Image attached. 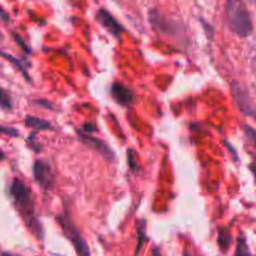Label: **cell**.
<instances>
[{
  "label": "cell",
  "mask_w": 256,
  "mask_h": 256,
  "mask_svg": "<svg viewBox=\"0 0 256 256\" xmlns=\"http://www.w3.org/2000/svg\"><path fill=\"white\" fill-rule=\"evenodd\" d=\"M0 56H2V58H5L6 60H9V62H12V65H14L15 69L19 70L20 74H22V76L25 78V80H26V82H32V79H30L29 72H28V70L25 69V66L22 64V62H20L18 58L12 56V54H9V52H2V50H0Z\"/></svg>",
  "instance_id": "obj_11"
},
{
  "label": "cell",
  "mask_w": 256,
  "mask_h": 256,
  "mask_svg": "<svg viewBox=\"0 0 256 256\" xmlns=\"http://www.w3.org/2000/svg\"><path fill=\"white\" fill-rule=\"evenodd\" d=\"M10 195H12L15 208L19 212L22 219L24 220L28 229L34 234L35 238L42 239L44 232H42V224L36 218L34 198H32L29 188L22 180L15 178L10 184Z\"/></svg>",
  "instance_id": "obj_1"
},
{
  "label": "cell",
  "mask_w": 256,
  "mask_h": 256,
  "mask_svg": "<svg viewBox=\"0 0 256 256\" xmlns=\"http://www.w3.org/2000/svg\"><path fill=\"white\" fill-rule=\"evenodd\" d=\"M56 220L59 222V224L62 225L65 235L69 238V240L72 242V244L74 245L76 255L78 256H90L89 246H88V244L85 242V240L82 239V236L80 235V232H78V229L75 228L74 222L70 220L69 215L68 214L59 215V216H56Z\"/></svg>",
  "instance_id": "obj_4"
},
{
  "label": "cell",
  "mask_w": 256,
  "mask_h": 256,
  "mask_svg": "<svg viewBox=\"0 0 256 256\" xmlns=\"http://www.w3.org/2000/svg\"><path fill=\"white\" fill-rule=\"evenodd\" d=\"M0 132L5 135H9V136H12V138L19 136V132H18L15 128H12V126H4V125H0Z\"/></svg>",
  "instance_id": "obj_19"
},
{
  "label": "cell",
  "mask_w": 256,
  "mask_h": 256,
  "mask_svg": "<svg viewBox=\"0 0 256 256\" xmlns=\"http://www.w3.org/2000/svg\"><path fill=\"white\" fill-rule=\"evenodd\" d=\"M34 104L39 105V106H44L45 109H52V104L48 102V100H36V102H34Z\"/></svg>",
  "instance_id": "obj_22"
},
{
  "label": "cell",
  "mask_w": 256,
  "mask_h": 256,
  "mask_svg": "<svg viewBox=\"0 0 256 256\" xmlns=\"http://www.w3.org/2000/svg\"><path fill=\"white\" fill-rule=\"evenodd\" d=\"M152 256H162V254H160V250L158 249V248H154V249H152Z\"/></svg>",
  "instance_id": "obj_26"
},
{
  "label": "cell",
  "mask_w": 256,
  "mask_h": 256,
  "mask_svg": "<svg viewBox=\"0 0 256 256\" xmlns=\"http://www.w3.org/2000/svg\"><path fill=\"white\" fill-rule=\"evenodd\" d=\"M128 162H129V168L132 172H138L139 168H138V162L134 158V150H128Z\"/></svg>",
  "instance_id": "obj_17"
},
{
  "label": "cell",
  "mask_w": 256,
  "mask_h": 256,
  "mask_svg": "<svg viewBox=\"0 0 256 256\" xmlns=\"http://www.w3.org/2000/svg\"><path fill=\"white\" fill-rule=\"evenodd\" d=\"M252 70H254L255 74H256V54L254 55V58H252Z\"/></svg>",
  "instance_id": "obj_25"
},
{
  "label": "cell",
  "mask_w": 256,
  "mask_h": 256,
  "mask_svg": "<svg viewBox=\"0 0 256 256\" xmlns=\"http://www.w3.org/2000/svg\"><path fill=\"white\" fill-rule=\"evenodd\" d=\"M250 2H252V4H255V5H256V0H250Z\"/></svg>",
  "instance_id": "obj_30"
},
{
  "label": "cell",
  "mask_w": 256,
  "mask_h": 256,
  "mask_svg": "<svg viewBox=\"0 0 256 256\" xmlns=\"http://www.w3.org/2000/svg\"><path fill=\"white\" fill-rule=\"evenodd\" d=\"M225 12L230 30L242 38H246L254 32L252 15L242 0H226Z\"/></svg>",
  "instance_id": "obj_2"
},
{
  "label": "cell",
  "mask_w": 256,
  "mask_h": 256,
  "mask_svg": "<svg viewBox=\"0 0 256 256\" xmlns=\"http://www.w3.org/2000/svg\"><path fill=\"white\" fill-rule=\"evenodd\" d=\"M149 22L155 30L169 36H180L184 32V28L180 22L168 18L160 10H149Z\"/></svg>",
  "instance_id": "obj_3"
},
{
  "label": "cell",
  "mask_w": 256,
  "mask_h": 256,
  "mask_svg": "<svg viewBox=\"0 0 256 256\" xmlns=\"http://www.w3.org/2000/svg\"><path fill=\"white\" fill-rule=\"evenodd\" d=\"M110 94H112V99L122 106L128 108L135 102L134 92L122 82H115L110 88Z\"/></svg>",
  "instance_id": "obj_8"
},
{
  "label": "cell",
  "mask_w": 256,
  "mask_h": 256,
  "mask_svg": "<svg viewBox=\"0 0 256 256\" xmlns=\"http://www.w3.org/2000/svg\"><path fill=\"white\" fill-rule=\"evenodd\" d=\"M244 132L246 134L248 139L252 142V144L254 145V148L256 149V130L254 128L250 126V125H244Z\"/></svg>",
  "instance_id": "obj_16"
},
{
  "label": "cell",
  "mask_w": 256,
  "mask_h": 256,
  "mask_svg": "<svg viewBox=\"0 0 256 256\" xmlns=\"http://www.w3.org/2000/svg\"><path fill=\"white\" fill-rule=\"evenodd\" d=\"M232 95L234 102L236 104L238 109L244 115L256 119V106L254 102L250 98L248 90L239 82H232Z\"/></svg>",
  "instance_id": "obj_5"
},
{
  "label": "cell",
  "mask_w": 256,
  "mask_h": 256,
  "mask_svg": "<svg viewBox=\"0 0 256 256\" xmlns=\"http://www.w3.org/2000/svg\"><path fill=\"white\" fill-rule=\"evenodd\" d=\"M182 256H192V254H190L189 252H184V255Z\"/></svg>",
  "instance_id": "obj_29"
},
{
  "label": "cell",
  "mask_w": 256,
  "mask_h": 256,
  "mask_svg": "<svg viewBox=\"0 0 256 256\" xmlns=\"http://www.w3.org/2000/svg\"><path fill=\"white\" fill-rule=\"evenodd\" d=\"M235 256H252V252H250L249 246H248V242H246V239H245L244 234H242L239 238H238Z\"/></svg>",
  "instance_id": "obj_13"
},
{
  "label": "cell",
  "mask_w": 256,
  "mask_h": 256,
  "mask_svg": "<svg viewBox=\"0 0 256 256\" xmlns=\"http://www.w3.org/2000/svg\"><path fill=\"white\" fill-rule=\"evenodd\" d=\"M82 132H96V126H95V124H92V122H86V124L82 125Z\"/></svg>",
  "instance_id": "obj_21"
},
{
  "label": "cell",
  "mask_w": 256,
  "mask_h": 256,
  "mask_svg": "<svg viewBox=\"0 0 256 256\" xmlns=\"http://www.w3.org/2000/svg\"><path fill=\"white\" fill-rule=\"evenodd\" d=\"M25 124L35 130H52V125L49 122H46L44 119H40V118L32 116V115H28L25 118Z\"/></svg>",
  "instance_id": "obj_10"
},
{
  "label": "cell",
  "mask_w": 256,
  "mask_h": 256,
  "mask_svg": "<svg viewBox=\"0 0 256 256\" xmlns=\"http://www.w3.org/2000/svg\"><path fill=\"white\" fill-rule=\"evenodd\" d=\"M250 172H252V175H254L255 178V182H256V162H252V164H250Z\"/></svg>",
  "instance_id": "obj_24"
},
{
  "label": "cell",
  "mask_w": 256,
  "mask_h": 256,
  "mask_svg": "<svg viewBox=\"0 0 256 256\" xmlns=\"http://www.w3.org/2000/svg\"><path fill=\"white\" fill-rule=\"evenodd\" d=\"M0 108L4 110H12V102L10 94L5 89L0 88Z\"/></svg>",
  "instance_id": "obj_14"
},
{
  "label": "cell",
  "mask_w": 256,
  "mask_h": 256,
  "mask_svg": "<svg viewBox=\"0 0 256 256\" xmlns=\"http://www.w3.org/2000/svg\"><path fill=\"white\" fill-rule=\"evenodd\" d=\"M12 38H14L15 42H16V44L19 45V46L22 48V49L24 50L25 52H28V54H30V52H32V50H30V48L26 44H25L24 40H22V38L20 36L19 34H16V32H12Z\"/></svg>",
  "instance_id": "obj_18"
},
{
  "label": "cell",
  "mask_w": 256,
  "mask_h": 256,
  "mask_svg": "<svg viewBox=\"0 0 256 256\" xmlns=\"http://www.w3.org/2000/svg\"><path fill=\"white\" fill-rule=\"evenodd\" d=\"M218 244H219L220 249L222 252H226L229 249L230 244H232V232L228 228L222 226L219 228V232H218Z\"/></svg>",
  "instance_id": "obj_12"
},
{
  "label": "cell",
  "mask_w": 256,
  "mask_h": 256,
  "mask_svg": "<svg viewBox=\"0 0 256 256\" xmlns=\"http://www.w3.org/2000/svg\"><path fill=\"white\" fill-rule=\"evenodd\" d=\"M2 256H22V255H15V254H12V252H2Z\"/></svg>",
  "instance_id": "obj_27"
},
{
  "label": "cell",
  "mask_w": 256,
  "mask_h": 256,
  "mask_svg": "<svg viewBox=\"0 0 256 256\" xmlns=\"http://www.w3.org/2000/svg\"><path fill=\"white\" fill-rule=\"evenodd\" d=\"M4 159H5L4 152H2V150H0V162H2V160H4Z\"/></svg>",
  "instance_id": "obj_28"
},
{
  "label": "cell",
  "mask_w": 256,
  "mask_h": 256,
  "mask_svg": "<svg viewBox=\"0 0 256 256\" xmlns=\"http://www.w3.org/2000/svg\"><path fill=\"white\" fill-rule=\"evenodd\" d=\"M138 235H139V240H138L136 252H135L136 255L139 254V252L142 250V242H144V239H145V222L144 220H142V222H139V225H138Z\"/></svg>",
  "instance_id": "obj_15"
},
{
  "label": "cell",
  "mask_w": 256,
  "mask_h": 256,
  "mask_svg": "<svg viewBox=\"0 0 256 256\" xmlns=\"http://www.w3.org/2000/svg\"><path fill=\"white\" fill-rule=\"evenodd\" d=\"M0 19H2V20H4L5 22H10V16H9V14H8V12H5L4 9H2V5H0Z\"/></svg>",
  "instance_id": "obj_23"
},
{
  "label": "cell",
  "mask_w": 256,
  "mask_h": 256,
  "mask_svg": "<svg viewBox=\"0 0 256 256\" xmlns=\"http://www.w3.org/2000/svg\"><path fill=\"white\" fill-rule=\"evenodd\" d=\"M76 132H78V136H79V139L82 140L85 145H88V146L92 148V149L96 150L99 154H102V156L106 158L108 160H114V158H115L114 152H112V150L110 149L109 145L105 144L102 140L98 139V138L92 136L90 132H82V130H78Z\"/></svg>",
  "instance_id": "obj_7"
},
{
  "label": "cell",
  "mask_w": 256,
  "mask_h": 256,
  "mask_svg": "<svg viewBox=\"0 0 256 256\" xmlns=\"http://www.w3.org/2000/svg\"><path fill=\"white\" fill-rule=\"evenodd\" d=\"M34 180L42 189L52 190L55 185V178L50 165L44 160H36L32 166Z\"/></svg>",
  "instance_id": "obj_6"
},
{
  "label": "cell",
  "mask_w": 256,
  "mask_h": 256,
  "mask_svg": "<svg viewBox=\"0 0 256 256\" xmlns=\"http://www.w3.org/2000/svg\"><path fill=\"white\" fill-rule=\"evenodd\" d=\"M200 22H202V26H204V29H205V32H206V35L209 36V39H212V38L214 36V29H212V26L209 24V22H205L204 19H200Z\"/></svg>",
  "instance_id": "obj_20"
},
{
  "label": "cell",
  "mask_w": 256,
  "mask_h": 256,
  "mask_svg": "<svg viewBox=\"0 0 256 256\" xmlns=\"http://www.w3.org/2000/svg\"><path fill=\"white\" fill-rule=\"evenodd\" d=\"M96 20L110 32V34L114 35L115 38H120L122 32L125 30V28L105 9L98 10Z\"/></svg>",
  "instance_id": "obj_9"
}]
</instances>
